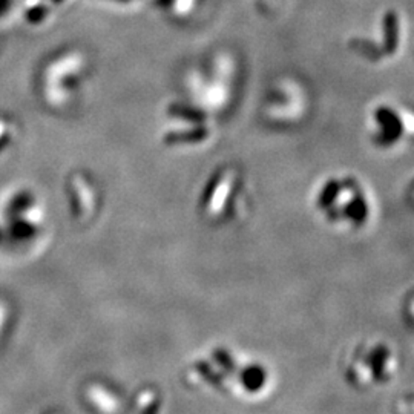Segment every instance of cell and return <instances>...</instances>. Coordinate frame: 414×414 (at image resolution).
<instances>
[{
  "label": "cell",
  "mask_w": 414,
  "mask_h": 414,
  "mask_svg": "<svg viewBox=\"0 0 414 414\" xmlns=\"http://www.w3.org/2000/svg\"><path fill=\"white\" fill-rule=\"evenodd\" d=\"M51 2H60V0H51Z\"/></svg>",
  "instance_id": "cell-3"
},
{
  "label": "cell",
  "mask_w": 414,
  "mask_h": 414,
  "mask_svg": "<svg viewBox=\"0 0 414 414\" xmlns=\"http://www.w3.org/2000/svg\"><path fill=\"white\" fill-rule=\"evenodd\" d=\"M9 2H11V0H0V9L6 8L9 5Z\"/></svg>",
  "instance_id": "cell-2"
},
{
  "label": "cell",
  "mask_w": 414,
  "mask_h": 414,
  "mask_svg": "<svg viewBox=\"0 0 414 414\" xmlns=\"http://www.w3.org/2000/svg\"><path fill=\"white\" fill-rule=\"evenodd\" d=\"M242 388L249 393H259L267 384V371L259 365H249L240 373Z\"/></svg>",
  "instance_id": "cell-1"
}]
</instances>
